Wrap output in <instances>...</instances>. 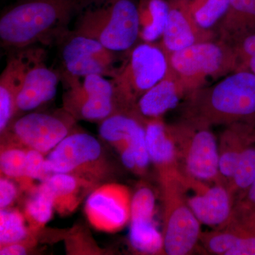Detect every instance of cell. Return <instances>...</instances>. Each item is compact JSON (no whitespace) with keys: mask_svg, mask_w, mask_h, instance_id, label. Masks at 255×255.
Wrapping results in <instances>:
<instances>
[{"mask_svg":"<svg viewBox=\"0 0 255 255\" xmlns=\"http://www.w3.org/2000/svg\"><path fill=\"white\" fill-rule=\"evenodd\" d=\"M60 73L66 87L63 108L76 121L101 123L118 112L111 79L97 75L81 78Z\"/></svg>","mask_w":255,"mask_h":255,"instance_id":"11","label":"cell"},{"mask_svg":"<svg viewBox=\"0 0 255 255\" xmlns=\"http://www.w3.org/2000/svg\"><path fill=\"white\" fill-rule=\"evenodd\" d=\"M180 111V119L209 127L255 124V75L238 70L214 85L196 89L182 101Z\"/></svg>","mask_w":255,"mask_h":255,"instance_id":"2","label":"cell"},{"mask_svg":"<svg viewBox=\"0 0 255 255\" xmlns=\"http://www.w3.org/2000/svg\"><path fill=\"white\" fill-rule=\"evenodd\" d=\"M73 31L90 37L119 53L140 42L139 0H100L75 19Z\"/></svg>","mask_w":255,"mask_h":255,"instance_id":"3","label":"cell"},{"mask_svg":"<svg viewBox=\"0 0 255 255\" xmlns=\"http://www.w3.org/2000/svg\"><path fill=\"white\" fill-rule=\"evenodd\" d=\"M169 69L189 93L205 86L209 79L222 78L240 70L234 46L219 38L200 42L168 55Z\"/></svg>","mask_w":255,"mask_h":255,"instance_id":"5","label":"cell"},{"mask_svg":"<svg viewBox=\"0 0 255 255\" xmlns=\"http://www.w3.org/2000/svg\"><path fill=\"white\" fill-rule=\"evenodd\" d=\"M168 128L183 175L205 184H225L220 174L217 139L211 127L179 119Z\"/></svg>","mask_w":255,"mask_h":255,"instance_id":"6","label":"cell"},{"mask_svg":"<svg viewBox=\"0 0 255 255\" xmlns=\"http://www.w3.org/2000/svg\"><path fill=\"white\" fill-rule=\"evenodd\" d=\"M255 180V142L242 154L228 188L235 199L241 200Z\"/></svg>","mask_w":255,"mask_h":255,"instance_id":"27","label":"cell"},{"mask_svg":"<svg viewBox=\"0 0 255 255\" xmlns=\"http://www.w3.org/2000/svg\"><path fill=\"white\" fill-rule=\"evenodd\" d=\"M254 142L255 123L236 122L226 126L221 132L218 142L219 171L227 187L242 154Z\"/></svg>","mask_w":255,"mask_h":255,"instance_id":"20","label":"cell"},{"mask_svg":"<svg viewBox=\"0 0 255 255\" xmlns=\"http://www.w3.org/2000/svg\"><path fill=\"white\" fill-rule=\"evenodd\" d=\"M46 58L36 60L28 70L16 100V116L39 108L56 95L61 75L46 65Z\"/></svg>","mask_w":255,"mask_h":255,"instance_id":"17","label":"cell"},{"mask_svg":"<svg viewBox=\"0 0 255 255\" xmlns=\"http://www.w3.org/2000/svg\"><path fill=\"white\" fill-rule=\"evenodd\" d=\"M31 194L25 204L23 215L30 231L39 233L53 217V196L46 182L37 186Z\"/></svg>","mask_w":255,"mask_h":255,"instance_id":"25","label":"cell"},{"mask_svg":"<svg viewBox=\"0 0 255 255\" xmlns=\"http://www.w3.org/2000/svg\"><path fill=\"white\" fill-rule=\"evenodd\" d=\"M38 233H31L30 236L23 241L0 247L1 255H23L31 253L36 248L38 243Z\"/></svg>","mask_w":255,"mask_h":255,"instance_id":"33","label":"cell"},{"mask_svg":"<svg viewBox=\"0 0 255 255\" xmlns=\"http://www.w3.org/2000/svg\"><path fill=\"white\" fill-rule=\"evenodd\" d=\"M189 187L195 194L188 198V204L201 224L218 228L228 222L236 202L226 184L193 180Z\"/></svg>","mask_w":255,"mask_h":255,"instance_id":"15","label":"cell"},{"mask_svg":"<svg viewBox=\"0 0 255 255\" xmlns=\"http://www.w3.org/2000/svg\"><path fill=\"white\" fill-rule=\"evenodd\" d=\"M18 195V189L13 180L1 176L0 179V209H8L14 204Z\"/></svg>","mask_w":255,"mask_h":255,"instance_id":"34","label":"cell"},{"mask_svg":"<svg viewBox=\"0 0 255 255\" xmlns=\"http://www.w3.org/2000/svg\"><path fill=\"white\" fill-rule=\"evenodd\" d=\"M188 2L197 24L206 31H216L227 12L231 0H189Z\"/></svg>","mask_w":255,"mask_h":255,"instance_id":"28","label":"cell"},{"mask_svg":"<svg viewBox=\"0 0 255 255\" xmlns=\"http://www.w3.org/2000/svg\"><path fill=\"white\" fill-rule=\"evenodd\" d=\"M159 183L164 206V254H193L200 241L201 223L188 204L185 177L168 178Z\"/></svg>","mask_w":255,"mask_h":255,"instance_id":"8","label":"cell"},{"mask_svg":"<svg viewBox=\"0 0 255 255\" xmlns=\"http://www.w3.org/2000/svg\"><path fill=\"white\" fill-rule=\"evenodd\" d=\"M169 11L167 0H139L140 41L157 43L162 39Z\"/></svg>","mask_w":255,"mask_h":255,"instance_id":"23","label":"cell"},{"mask_svg":"<svg viewBox=\"0 0 255 255\" xmlns=\"http://www.w3.org/2000/svg\"><path fill=\"white\" fill-rule=\"evenodd\" d=\"M100 0H16L0 16V43L14 51L56 45L70 32L72 20Z\"/></svg>","mask_w":255,"mask_h":255,"instance_id":"1","label":"cell"},{"mask_svg":"<svg viewBox=\"0 0 255 255\" xmlns=\"http://www.w3.org/2000/svg\"><path fill=\"white\" fill-rule=\"evenodd\" d=\"M169 58L157 43L140 41L128 52L117 76L111 79L118 112L135 111L137 101L168 73Z\"/></svg>","mask_w":255,"mask_h":255,"instance_id":"4","label":"cell"},{"mask_svg":"<svg viewBox=\"0 0 255 255\" xmlns=\"http://www.w3.org/2000/svg\"><path fill=\"white\" fill-rule=\"evenodd\" d=\"M132 196L128 187L118 183H105L89 194L85 214L89 223L105 233H116L130 223Z\"/></svg>","mask_w":255,"mask_h":255,"instance_id":"12","label":"cell"},{"mask_svg":"<svg viewBox=\"0 0 255 255\" xmlns=\"http://www.w3.org/2000/svg\"><path fill=\"white\" fill-rule=\"evenodd\" d=\"M101 137L117 152L130 150L136 159L137 174L145 175L150 163L145 140V120L135 112H117L101 122Z\"/></svg>","mask_w":255,"mask_h":255,"instance_id":"13","label":"cell"},{"mask_svg":"<svg viewBox=\"0 0 255 255\" xmlns=\"http://www.w3.org/2000/svg\"><path fill=\"white\" fill-rule=\"evenodd\" d=\"M189 93L187 87L169 69L166 76L137 101L135 112L145 120L162 118L173 110Z\"/></svg>","mask_w":255,"mask_h":255,"instance_id":"19","label":"cell"},{"mask_svg":"<svg viewBox=\"0 0 255 255\" xmlns=\"http://www.w3.org/2000/svg\"><path fill=\"white\" fill-rule=\"evenodd\" d=\"M1 144L0 153V170L4 176L17 182L21 189L33 191L36 186L28 177L26 169L27 148L13 142H5Z\"/></svg>","mask_w":255,"mask_h":255,"instance_id":"24","label":"cell"},{"mask_svg":"<svg viewBox=\"0 0 255 255\" xmlns=\"http://www.w3.org/2000/svg\"><path fill=\"white\" fill-rule=\"evenodd\" d=\"M24 215L16 209L0 211V247L26 239L32 233Z\"/></svg>","mask_w":255,"mask_h":255,"instance_id":"29","label":"cell"},{"mask_svg":"<svg viewBox=\"0 0 255 255\" xmlns=\"http://www.w3.org/2000/svg\"><path fill=\"white\" fill-rule=\"evenodd\" d=\"M145 140L150 163L159 181L183 175L168 125L162 118L145 121Z\"/></svg>","mask_w":255,"mask_h":255,"instance_id":"18","label":"cell"},{"mask_svg":"<svg viewBox=\"0 0 255 255\" xmlns=\"http://www.w3.org/2000/svg\"><path fill=\"white\" fill-rule=\"evenodd\" d=\"M237 223L231 217L222 227L201 233L199 243L210 254L228 255L241 236V230Z\"/></svg>","mask_w":255,"mask_h":255,"instance_id":"26","label":"cell"},{"mask_svg":"<svg viewBox=\"0 0 255 255\" xmlns=\"http://www.w3.org/2000/svg\"><path fill=\"white\" fill-rule=\"evenodd\" d=\"M188 1L189 0L168 1V20L159 43L167 55L196 43L218 38L216 31H206L197 24Z\"/></svg>","mask_w":255,"mask_h":255,"instance_id":"16","label":"cell"},{"mask_svg":"<svg viewBox=\"0 0 255 255\" xmlns=\"http://www.w3.org/2000/svg\"><path fill=\"white\" fill-rule=\"evenodd\" d=\"M155 195L151 188L142 186L132 196L130 226L148 227L155 226Z\"/></svg>","mask_w":255,"mask_h":255,"instance_id":"30","label":"cell"},{"mask_svg":"<svg viewBox=\"0 0 255 255\" xmlns=\"http://www.w3.org/2000/svg\"><path fill=\"white\" fill-rule=\"evenodd\" d=\"M62 68L60 71L71 76L85 78L97 75L113 79L120 73L128 52L119 53L100 42L70 30L58 43Z\"/></svg>","mask_w":255,"mask_h":255,"instance_id":"9","label":"cell"},{"mask_svg":"<svg viewBox=\"0 0 255 255\" xmlns=\"http://www.w3.org/2000/svg\"><path fill=\"white\" fill-rule=\"evenodd\" d=\"M239 201H243L248 205L255 209V180L245 196Z\"/></svg>","mask_w":255,"mask_h":255,"instance_id":"35","label":"cell"},{"mask_svg":"<svg viewBox=\"0 0 255 255\" xmlns=\"http://www.w3.org/2000/svg\"><path fill=\"white\" fill-rule=\"evenodd\" d=\"M75 122L63 108L54 112H31L14 119L1 133V139L47 155L73 131Z\"/></svg>","mask_w":255,"mask_h":255,"instance_id":"10","label":"cell"},{"mask_svg":"<svg viewBox=\"0 0 255 255\" xmlns=\"http://www.w3.org/2000/svg\"><path fill=\"white\" fill-rule=\"evenodd\" d=\"M46 56L36 46L14 50L8 56L0 76V132L2 133L16 116V100L26 74L33 64Z\"/></svg>","mask_w":255,"mask_h":255,"instance_id":"14","label":"cell"},{"mask_svg":"<svg viewBox=\"0 0 255 255\" xmlns=\"http://www.w3.org/2000/svg\"><path fill=\"white\" fill-rule=\"evenodd\" d=\"M167 1H177V0H167Z\"/></svg>","mask_w":255,"mask_h":255,"instance_id":"36","label":"cell"},{"mask_svg":"<svg viewBox=\"0 0 255 255\" xmlns=\"http://www.w3.org/2000/svg\"><path fill=\"white\" fill-rule=\"evenodd\" d=\"M44 156L38 151L27 148L26 169L28 177L32 182L34 180L45 182L50 177L45 169L46 157Z\"/></svg>","mask_w":255,"mask_h":255,"instance_id":"32","label":"cell"},{"mask_svg":"<svg viewBox=\"0 0 255 255\" xmlns=\"http://www.w3.org/2000/svg\"><path fill=\"white\" fill-rule=\"evenodd\" d=\"M53 196L55 212L60 216L73 214L82 199L96 186L80 178L68 174H53L46 181Z\"/></svg>","mask_w":255,"mask_h":255,"instance_id":"21","label":"cell"},{"mask_svg":"<svg viewBox=\"0 0 255 255\" xmlns=\"http://www.w3.org/2000/svg\"><path fill=\"white\" fill-rule=\"evenodd\" d=\"M240 63V70H246L255 75V32L234 45Z\"/></svg>","mask_w":255,"mask_h":255,"instance_id":"31","label":"cell"},{"mask_svg":"<svg viewBox=\"0 0 255 255\" xmlns=\"http://www.w3.org/2000/svg\"><path fill=\"white\" fill-rule=\"evenodd\" d=\"M218 38L234 46L255 32V0H231L224 17L216 29Z\"/></svg>","mask_w":255,"mask_h":255,"instance_id":"22","label":"cell"},{"mask_svg":"<svg viewBox=\"0 0 255 255\" xmlns=\"http://www.w3.org/2000/svg\"><path fill=\"white\" fill-rule=\"evenodd\" d=\"M45 169L53 174H68L100 185L112 174V166L100 141L85 132L73 131L47 155Z\"/></svg>","mask_w":255,"mask_h":255,"instance_id":"7","label":"cell"}]
</instances>
